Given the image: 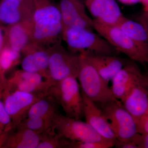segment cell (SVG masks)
<instances>
[{
  "label": "cell",
  "instance_id": "obj_1",
  "mask_svg": "<svg viewBox=\"0 0 148 148\" xmlns=\"http://www.w3.org/2000/svg\"><path fill=\"white\" fill-rule=\"evenodd\" d=\"M62 38L72 53L91 52L118 55L120 52L99 34L93 30L64 27Z\"/></svg>",
  "mask_w": 148,
  "mask_h": 148
},
{
  "label": "cell",
  "instance_id": "obj_2",
  "mask_svg": "<svg viewBox=\"0 0 148 148\" xmlns=\"http://www.w3.org/2000/svg\"><path fill=\"white\" fill-rule=\"evenodd\" d=\"M79 54L77 79L82 92L100 106L116 100L109 84L103 79L84 54Z\"/></svg>",
  "mask_w": 148,
  "mask_h": 148
},
{
  "label": "cell",
  "instance_id": "obj_3",
  "mask_svg": "<svg viewBox=\"0 0 148 148\" xmlns=\"http://www.w3.org/2000/svg\"><path fill=\"white\" fill-rule=\"evenodd\" d=\"M77 79L70 77L53 84L48 88L46 95L61 106L66 116L81 120L84 117L83 102Z\"/></svg>",
  "mask_w": 148,
  "mask_h": 148
},
{
  "label": "cell",
  "instance_id": "obj_4",
  "mask_svg": "<svg viewBox=\"0 0 148 148\" xmlns=\"http://www.w3.org/2000/svg\"><path fill=\"white\" fill-rule=\"evenodd\" d=\"M109 124L119 142H140L137 123L133 116L124 108L121 101L116 100L101 106Z\"/></svg>",
  "mask_w": 148,
  "mask_h": 148
},
{
  "label": "cell",
  "instance_id": "obj_5",
  "mask_svg": "<svg viewBox=\"0 0 148 148\" xmlns=\"http://www.w3.org/2000/svg\"><path fill=\"white\" fill-rule=\"evenodd\" d=\"M93 28L120 53H123L135 62L148 64V53L117 25H105L93 20Z\"/></svg>",
  "mask_w": 148,
  "mask_h": 148
},
{
  "label": "cell",
  "instance_id": "obj_6",
  "mask_svg": "<svg viewBox=\"0 0 148 148\" xmlns=\"http://www.w3.org/2000/svg\"><path fill=\"white\" fill-rule=\"evenodd\" d=\"M49 49L50 53L49 78L46 80L49 86L69 77H73L77 79L79 54L70 53L60 43L56 44Z\"/></svg>",
  "mask_w": 148,
  "mask_h": 148
},
{
  "label": "cell",
  "instance_id": "obj_7",
  "mask_svg": "<svg viewBox=\"0 0 148 148\" xmlns=\"http://www.w3.org/2000/svg\"><path fill=\"white\" fill-rule=\"evenodd\" d=\"M55 129L57 133L71 141L98 142L108 140L97 133L86 122L58 112L55 116Z\"/></svg>",
  "mask_w": 148,
  "mask_h": 148
},
{
  "label": "cell",
  "instance_id": "obj_8",
  "mask_svg": "<svg viewBox=\"0 0 148 148\" xmlns=\"http://www.w3.org/2000/svg\"><path fill=\"white\" fill-rule=\"evenodd\" d=\"M46 96L45 92L11 91L4 95V104L11 120L12 129L16 128L25 119L30 108L37 101Z\"/></svg>",
  "mask_w": 148,
  "mask_h": 148
},
{
  "label": "cell",
  "instance_id": "obj_9",
  "mask_svg": "<svg viewBox=\"0 0 148 148\" xmlns=\"http://www.w3.org/2000/svg\"><path fill=\"white\" fill-rule=\"evenodd\" d=\"M145 78L135 61L128 59L112 80L110 87L114 97L121 101L138 83Z\"/></svg>",
  "mask_w": 148,
  "mask_h": 148
},
{
  "label": "cell",
  "instance_id": "obj_10",
  "mask_svg": "<svg viewBox=\"0 0 148 148\" xmlns=\"http://www.w3.org/2000/svg\"><path fill=\"white\" fill-rule=\"evenodd\" d=\"M59 7L64 27L94 30L93 19L80 0H61Z\"/></svg>",
  "mask_w": 148,
  "mask_h": 148
},
{
  "label": "cell",
  "instance_id": "obj_11",
  "mask_svg": "<svg viewBox=\"0 0 148 148\" xmlns=\"http://www.w3.org/2000/svg\"><path fill=\"white\" fill-rule=\"evenodd\" d=\"M93 20L110 26L118 25L124 16L115 0H86Z\"/></svg>",
  "mask_w": 148,
  "mask_h": 148
},
{
  "label": "cell",
  "instance_id": "obj_12",
  "mask_svg": "<svg viewBox=\"0 0 148 148\" xmlns=\"http://www.w3.org/2000/svg\"><path fill=\"white\" fill-rule=\"evenodd\" d=\"M81 92L86 122L103 138L116 143L117 140L115 135L102 109Z\"/></svg>",
  "mask_w": 148,
  "mask_h": 148
},
{
  "label": "cell",
  "instance_id": "obj_13",
  "mask_svg": "<svg viewBox=\"0 0 148 148\" xmlns=\"http://www.w3.org/2000/svg\"><path fill=\"white\" fill-rule=\"evenodd\" d=\"M97 70L106 82L109 84L125 65L128 60L118 55L98 54L91 52L82 53Z\"/></svg>",
  "mask_w": 148,
  "mask_h": 148
},
{
  "label": "cell",
  "instance_id": "obj_14",
  "mask_svg": "<svg viewBox=\"0 0 148 148\" xmlns=\"http://www.w3.org/2000/svg\"><path fill=\"white\" fill-rule=\"evenodd\" d=\"M121 102L137 123L148 109V85L146 77L132 88Z\"/></svg>",
  "mask_w": 148,
  "mask_h": 148
},
{
  "label": "cell",
  "instance_id": "obj_15",
  "mask_svg": "<svg viewBox=\"0 0 148 148\" xmlns=\"http://www.w3.org/2000/svg\"><path fill=\"white\" fill-rule=\"evenodd\" d=\"M64 25L62 21H39L32 23L30 29L33 43L43 47L59 42L62 37Z\"/></svg>",
  "mask_w": 148,
  "mask_h": 148
},
{
  "label": "cell",
  "instance_id": "obj_16",
  "mask_svg": "<svg viewBox=\"0 0 148 148\" xmlns=\"http://www.w3.org/2000/svg\"><path fill=\"white\" fill-rule=\"evenodd\" d=\"M32 11L16 0H2L0 2V24L6 26L31 21Z\"/></svg>",
  "mask_w": 148,
  "mask_h": 148
},
{
  "label": "cell",
  "instance_id": "obj_17",
  "mask_svg": "<svg viewBox=\"0 0 148 148\" xmlns=\"http://www.w3.org/2000/svg\"><path fill=\"white\" fill-rule=\"evenodd\" d=\"M32 21H24L6 26L5 46L18 52H23L32 43L30 29Z\"/></svg>",
  "mask_w": 148,
  "mask_h": 148
},
{
  "label": "cell",
  "instance_id": "obj_18",
  "mask_svg": "<svg viewBox=\"0 0 148 148\" xmlns=\"http://www.w3.org/2000/svg\"><path fill=\"white\" fill-rule=\"evenodd\" d=\"M16 131L8 133L1 148H37L40 136L32 130L18 125Z\"/></svg>",
  "mask_w": 148,
  "mask_h": 148
},
{
  "label": "cell",
  "instance_id": "obj_19",
  "mask_svg": "<svg viewBox=\"0 0 148 148\" xmlns=\"http://www.w3.org/2000/svg\"><path fill=\"white\" fill-rule=\"evenodd\" d=\"M32 23L39 21H62L59 5L52 0H34Z\"/></svg>",
  "mask_w": 148,
  "mask_h": 148
},
{
  "label": "cell",
  "instance_id": "obj_20",
  "mask_svg": "<svg viewBox=\"0 0 148 148\" xmlns=\"http://www.w3.org/2000/svg\"><path fill=\"white\" fill-rule=\"evenodd\" d=\"M117 26L148 53L147 34L143 24L124 16Z\"/></svg>",
  "mask_w": 148,
  "mask_h": 148
},
{
  "label": "cell",
  "instance_id": "obj_21",
  "mask_svg": "<svg viewBox=\"0 0 148 148\" xmlns=\"http://www.w3.org/2000/svg\"><path fill=\"white\" fill-rule=\"evenodd\" d=\"M21 53L5 46L0 52V84L3 87L4 93L6 88V73L19 63Z\"/></svg>",
  "mask_w": 148,
  "mask_h": 148
},
{
  "label": "cell",
  "instance_id": "obj_22",
  "mask_svg": "<svg viewBox=\"0 0 148 148\" xmlns=\"http://www.w3.org/2000/svg\"><path fill=\"white\" fill-rule=\"evenodd\" d=\"M57 102L46 96L37 101L30 108L27 118L32 119L53 117L58 113Z\"/></svg>",
  "mask_w": 148,
  "mask_h": 148
},
{
  "label": "cell",
  "instance_id": "obj_23",
  "mask_svg": "<svg viewBox=\"0 0 148 148\" xmlns=\"http://www.w3.org/2000/svg\"><path fill=\"white\" fill-rule=\"evenodd\" d=\"M24 51H28L31 53L39 69L40 74L45 80H47L49 78L48 65L50 54L49 49L32 43Z\"/></svg>",
  "mask_w": 148,
  "mask_h": 148
},
{
  "label": "cell",
  "instance_id": "obj_24",
  "mask_svg": "<svg viewBox=\"0 0 148 148\" xmlns=\"http://www.w3.org/2000/svg\"><path fill=\"white\" fill-rule=\"evenodd\" d=\"M56 116L53 117L46 118H26L19 125L32 130L40 135L53 134L56 132L55 129Z\"/></svg>",
  "mask_w": 148,
  "mask_h": 148
},
{
  "label": "cell",
  "instance_id": "obj_25",
  "mask_svg": "<svg viewBox=\"0 0 148 148\" xmlns=\"http://www.w3.org/2000/svg\"><path fill=\"white\" fill-rule=\"evenodd\" d=\"M40 140L37 148H66V138L56 132L40 135Z\"/></svg>",
  "mask_w": 148,
  "mask_h": 148
},
{
  "label": "cell",
  "instance_id": "obj_26",
  "mask_svg": "<svg viewBox=\"0 0 148 148\" xmlns=\"http://www.w3.org/2000/svg\"><path fill=\"white\" fill-rule=\"evenodd\" d=\"M12 130L10 116L6 110L3 102L0 99V148H1L6 135Z\"/></svg>",
  "mask_w": 148,
  "mask_h": 148
},
{
  "label": "cell",
  "instance_id": "obj_27",
  "mask_svg": "<svg viewBox=\"0 0 148 148\" xmlns=\"http://www.w3.org/2000/svg\"><path fill=\"white\" fill-rule=\"evenodd\" d=\"M114 142L106 140L102 142H89L66 140V148H110L115 146Z\"/></svg>",
  "mask_w": 148,
  "mask_h": 148
},
{
  "label": "cell",
  "instance_id": "obj_28",
  "mask_svg": "<svg viewBox=\"0 0 148 148\" xmlns=\"http://www.w3.org/2000/svg\"><path fill=\"white\" fill-rule=\"evenodd\" d=\"M138 132L141 135L148 134V109L137 123Z\"/></svg>",
  "mask_w": 148,
  "mask_h": 148
},
{
  "label": "cell",
  "instance_id": "obj_29",
  "mask_svg": "<svg viewBox=\"0 0 148 148\" xmlns=\"http://www.w3.org/2000/svg\"><path fill=\"white\" fill-rule=\"evenodd\" d=\"M140 142L138 141L120 142L116 141L114 147L119 148H139Z\"/></svg>",
  "mask_w": 148,
  "mask_h": 148
},
{
  "label": "cell",
  "instance_id": "obj_30",
  "mask_svg": "<svg viewBox=\"0 0 148 148\" xmlns=\"http://www.w3.org/2000/svg\"><path fill=\"white\" fill-rule=\"evenodd\" d=\"M6 26L0 24V52L5 47Z\"/></svg>",
  "mask_w": 148,
  "mask_h": 148
},
{
  "label": "cell",
  "instance_id": "obj_31",
  "mask_svg": "<svg viewBox=\"0 0 148 148\" xmlns=\"http://www.w3.org/2000/svg\"><path fill=\"white\" fill-rule=\"evenodd\" d=\"M137 21L143 24L145 28L148 38V12H144L137 17Z\"/></svg>",
  "mask_w": 148,
  "mask_h": 148
},
{
  "label": "cell",
  "instance_id": "obj_32",
  "mask_svg": "<svg viewBox=\"0 0 148 148\" xmlns=\"http://www.w3.org/2000/svg\"><path fill=\"white\" fill-rule=\"evenodd\" d=\"M139 148H148V134L141 135Z\"/></svg>",
  "mask_w": 148,
  "mask_h": 148
},
{
  "label": "cell",
  "instance_id": "obj_33",
  "mask_svg": "<svg viewBox=\"0 0 148 148\" xmlns=\"http://www.w3.org/2000/svg\"><path fill=\"white\" fill-rule=\"evenodd\" d=\"M19 2L22 5L29 9L32 11L33 10L34 5V0H16Z\"/></svg>",
  "mask_w": 148,
  "mask_h": 148
},
{
  "label": "cell",
  "instance_id": "obj_34",
  "mask_svg": "<svg viewBox=\"0 0 148 148\" xmlns=\"http://www.w3.org/2000/svg\"><path fill=\"white\" fill-rule=\"evenodd\" d=\"M121 3L125 5H132L141 3V0H118Z\"/></svg>",
  "mask_w": 148,
  "mask_h": 148
},
{
  "label": "cell",
  "instance_id": "obj_35",
  "mask_svg": "<svg viewBox=\"0 0 148 148\" xmlns=\"http://www.w3.org/2000/svg\"><path fill=\"white\" fill-rule=\"evenodd\" d=\"M144 8V12H148V0H141Z\"/></svg>",
  "mask_w": 148,
  "mask_h": 148
},
{
  "label": "cell",
  "instance_id": "obj_36",
  "mask_svg": "<svg viewBox=\"0 0 148 148\" xmlns=\"http://www.w3.org/2000/svg\"><path fill=\"white\" fill-rule=\"evenodd\" d=\"M4 90L3 87H2L1 84H0V99L1 97H3V94Z\"/></svg>",
  "mask_w": 148,
  "mask_h": 148
},
{
  "label": "cell",
  "instance_id": "obj_37",
  "mask_svg": "<svg viewBox=\"0 0 148 148\" xmlns=\"http://www.w3.org/2000/svg\"><path fill=\"white\" fill-rule=\"evenodd\" d=\"M145 74V77H146V79H147V82L148 85V72H147Z\"/></svg>",
  "mask_w": 148,
  "mask_h": 148
},
{
  "label": "cell",
  "instance_id": "obj_38",
  "mask_svg": "<svg viewBox=\"0 0 148 148\" xmlns=\"http://www.w3.org/2000/svg\"></svg>",
  "mask_w": 148,
  "mask_h": 148
}]
</instances>
